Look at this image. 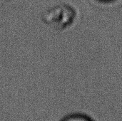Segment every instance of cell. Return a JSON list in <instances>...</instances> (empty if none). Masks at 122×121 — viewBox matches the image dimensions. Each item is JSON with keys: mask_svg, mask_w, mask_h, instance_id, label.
<instances>
[{"mask_svg": "<svg viewBox=\"0 0 122 121\" xmlns=\"http://www.w3.org/2000/svg\"><path fill=\"white\" fill-rule=\"evenodd\" d=\"M106 1H109V0H106Z\"/></svg>", "mask_w": 122, "mask_h": 121, "instance_id": "cell-2", "label": "cell"}, {"mask_svg": "<svg viewBox=\"0 0 122 121\" xmlns=\"http://www.w3.org/2000/svg\"><path fill=\"white\" fill-rule=\"evenodd\" d=\"M60 121H94L89 116L80 114V113H74L70 114L67 116H65Z\"/></svg>", "mask_w": 122, "mask_h": 121, "instance_id": "cell-1", "label": "cell"}]
</instances>
